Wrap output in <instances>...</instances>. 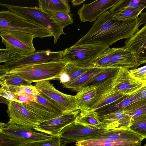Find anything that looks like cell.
<instances>
[{"label":"cell","instance_id":"obj_10","mask_svg":"<svg viewBox=\"0 0 146 146\" xmlns=\"http://www.w3.org/2000/svg\"><path fill=\"white\" fill-rule=\"evenodd\" d=\"M64 51H36L19 59L5 63L0 66V71L7 72L20 66L46 62L63 58Z\"/></svg>","mask_w":146,"mask_h":146},{"label":"cell","instance_id":"obj_29","mask_svg":"<svg viewBox=\"0 0 146 146\" xmlns=\"http://www.w3.org/2000/svg\"><path fill=\"white\" fill-rule=\"evenodd\" d=\"M131 120L146 112V99L133 103L124 108Z\"/></svg>","mask_w":146,"mask_h":146},{"label":"cell","instance_id":"obj_23","mask_svg":"<svg viewBox=\"0 0 146 146\" xmlns=\"http://www.w3.org/2000/svg\"><path fill=\"white\" fill-rule=\"evenodd\" d=\"M141 143L137 142L108 139H92L77 142L75 144L76 146H135Z\"/></svg>","mask_w":146,"mask_h":146},{"label":"cell","instance_id":"obj_37","mask_svg":"<svg viewBox=\"0 0 146 146\" xmlns=\"http://www.w3.org/2000/svg\"><path fill=\"white\" fill-rule=\"evenodd\" d=\"M22 146H61L59 134L49 139L24 143Z\"/></svg>","mask_w":146,"mask_h":146},{"label":"cell","instance_id":"obj_40","mask_svg":"<svg viewBox=\"0 0 146 146\" xmlns=\"http://www.w3.org/2000/svg\"><path fill=\"white\" fill-rule=\"evenodd\" d=\"M130 96L132 103L146 99V84Z\"/></svg>","mask_w":146,"mask_h":146},{"label":"cell","instance_id":"obj_5","mask_svg":"<svg viewBox=\"0 0 146 146\" xmlns=\"http://www.w3.org/2000/svg\"><path fill=\"white\" fill-rule=\"evenodd\" d=\"M138 62L134 53L125 46L119 48L108 47L93 63L95 68L118 66L128 70L136 69Z\"/></svg>","mask_w":146,"mask_h":146},{"label":"cell","instance_id":"obj_35","mask_svg":"<svg viewBox=\"0 0 146 146\" xmlns=\"http://www.w3.org/2000/svg\"><path fill=\"white\" fill-rule=\"evenodd\" d=\"M36 102L44 106L60 115L64 114L57 104L48 97L40 92V94L36 96Z\"/></svg>","mask_w":146,"mask_h":146},{"label":"cell","instance_id":"obj_22","mask_svg":"<svg viewBox=\"0 0 146 146\" xmlns=\"http://www.w3.org/2000/svg\"><path fill=\"white\" fill-rule=\"evenodd\" d=\"M38 2V7L45 12L69 13L70 11L68 0H39Z\"/></svg>","mask_w":146,"mask_h":146},{"label":"cell","instance_id":"obj_14","mask_svg":"<svg viewBox=\"0 0 146 146\" xmlns=\"http://www.w3.org/2000/svg\"><path fill=\"white\" fill-rule=\"evenodd\" d=\"M80 111L78 110L64 113L58 117L40 123L34 127L36 131L51 136L58 135L66 127L74 123Z\"/></svg>","mask_w":146,"mask_h":146},{"label":"cell","instance_id":"obj_4","mask_svg":"<svg viewBox=\"0 0 146 146\" xmlns=\"http://www.w3.org/2000/svg\"><path fill=\"white\" fill-rule=\"evenodd\" d=\"M0 5L9 10L32 20L49 31L54 38V44L57 42L62 35H66L64 28L39 7H24L0 3Z\"/></svg>","mask_w":146,"mask_h":146},{"label":"cell","instance_id":"obj_3","mask_svg":"<svg viewBox=\"0 0 146 146\" xmlns=\"http://www.w3.org/2000/svg\"><path fill=\"white\" fill-rule=\"evenodd\" d=\"M5 31L24 32L41 39L53 36L40 24L9 10L0 12V31Z\"/></svg>","mask_w":146,"mask_h":146},{"label":"cell","instance_id":"obj_9","mask_svg":"<svg viewBox=\"0 0 146 146\" xmlns=\"http://www.w3.org/2000/svg\"><path fill=\"white\" fill-rule=\"evenodd\" d=\"M115 76L96 85V96L86 109L96 111L127 96L113 89V81Z\"/></svg>","mask_w":146,"mask_h":146},{"label":"cell","instance_id":"obj_32","mask_svg":"<svg viewBox=\"0 0 146 146\" xmlns=\"http://www.w3.org/2000/svg\"><path fill=\"white\" fill-rule=\"evenodd\" d=\"M128 128L146 139V112L132 119Z\"/></svg>","mask_w":146,"mask_h":146},{"label":"cell","instance_id":"obj_16","mask_svg":"<svg viewBox=\"0 0 146 146\" xmlns=\"http://www.w3.org/2000/svg\"><path fill=\"white\" fill-rule=\"evenodd\" d=\"M117 0H97L84 4L78 11L80 20L83 22L95 21L103 13L111 9Z\"/></svg>","mask_w":146,"mask_h":146},{"label":"cell","instance_id":"obj_7","mask_svg":"<svg viewBox=\"0 0 146 146\" xmlns=\"http://www.w3.org/2000/svg\"><path fill=\"white\" fill-rule=\"evenodd\" d=\"M109 46L100 44H74L63 50V58H68L70 63L79 66L92 67L93 63Z\"/></svg>","mask_w":146,"mask_h":146},{"label":"cell","instance_id":"obj_12","mask_svg":"<svg viewBox=\"0 0 146 146\" xmlns=\"http://www.w3.org/2000/svg\"><path fill=\"white\" fill-rule=\"evenodd\" d=\"M35 131L31 127L8 123H0V132L19 139L25 143L47 139L52 136Z\"/></svg>","mask_w":146,"mask_h":146},{"label":"cell","instance_id":"obj_43","mask_svg":"<svg viewBox=\"0 0 146 146\" xmlns=\"http://www.w3.org/2000/svg\"><path fill=\"white\" fill-rule=\"evenodd\" d=\"M85 1V0H73L71 1V3L73 6H77L83 3Z\"/></svg>","mask_w":146,"mask_h":146},{"label":"cell","instance_id":"obj_21","mask_svg":"<svg viewBox=\"0 0 146 146\" xmlns=\"http://www.w3.org/2000/svg\"><path fill=\"white\" fill-rule=\"evenodd\" d=\"M21 104L34 115L40 123L60 116L36 102Z\"/></svg>","mask_w":146,"mask_h":146},{"label":"cell","instance_id":"obj_1","mask_svg":"<svg viewBox=\"0 0 146 146\" xmlns=\"http://www.w3.org/2000/svg\"><path fill=\"white\" fill-rule=\"evenodd\" d=\"M138 17L127 21L115 20L110 11H106L75 44H100L109 46L120 40L128 39L139 30Z\"/></svg>","mask_w":146,"mask_h":146},{"label":"cell","instance_id":"obj_34","mask_svg":"<svg viewBox=\"0 0 146 146\" xmlns=\"http://www.w3.org/2000/svg\"><path fill=\"white\" fill-rule=\"evenodd\" d=\"M95 68L92 67L79 66L70 62L66 65L62 71L68 75L71 80Z\"/></svg>","mask_w":146,"mask_h":146},{"label":"cell","instance_id":"obj_2","mask_svg":"<svg viewBox=\"0 0 146 146\" xmlns=\"http://www.w3.org/2000/svg\"><path fill=\"white\" fill-rule=\"evenodd\" d=\"M66 58L46 62L20 66L7 73L17 74L31 83L45 80H58L66 65Z\"/></svg>","mask_w":146,"mask_h":146},{"label":"cell","instance_id":"obj_36","mask_svg":"<svg viewBox=\"0 0 146 146\" xmlns=\"http://www.w3.org/2000/svg\"><path fill=\"white\" fill-rule=\"evenodd\" d=\"M47 13L52 19L64 29L73 23V19L69 13L60 12Z\"/></svg>","mask_w":146,"mask_h":146},{"label":"cell","instance_id":"obj_11","mask_svg":"<svg viewBox=\"0 0 146 146\" xmlns=\"http://www.w3.org/2000/svg\"><path fill=\"white\" fill-rule=\"evenodd\" d=\"M1 42L6 47H12L30 54L36 51L33 43L36 37L26 33L12 31H0Z\"/></svg>","mask_w":146,"mask_h":146},{"label":"cell","instance_id":"obj_20","mask_svg":"<svg viewBox=\"0 0 146 146\" xmlns=\"http://www.w3.org/2000/svg\"><path fill=\"white\" fill-rule=\"evenodd\" d=\"M106 67L96 68L62 85V86L64 88L78 92L83 88L89 85L93 78Z\"/></svg>","mask_w":146,"mask_h":146},{"label":"cell","instance_id":"obj_24","mask_svg":"<svg viewBox=\"0 0 146 146\" xmlns=\"http://www.w3.org/2000/svg\"><path fill=\"white\" fill-rule=\"evenodd\" d=\"M74 123L76 125L95 126L101 124L102 121L96 111L84 109L80 110Z\"/></svg>","mask_w":146,"mask_h":146},{"label":"cell","instance_id":"obj_28","mask_svg":"<svg viewBox=\"0 0 146 146\" xmlns=\"http://www.w3.org/2000/svg\"><path fill=\"white\" fill-rule=\"evenodd\" d=\"M12 47L0 49V62L5 63L20 59L29 54Z\"/></svg>","mask_w":146,"mask_h":146},{"label":"cell","instance_id":"obj_33","mask_svg":"<svg viewBox=\"0 0 146 146\" xmlns=\"http://www.w3.org/2000/svg\"><path fill=\"white\" fill-rule=\"evenodd\" d=\"M119 68L118 66L106 67L93 78L89 85L97 84L108 79L115 76L117 74Z\"/></svg>","mask_w":146,"mask_h":146},{"label":"cell","instance_id":"obj_45","mask_svg":"<svg viewBox=\"0 0 146 146\" xmlns=\"http://www.w3.org/2000/svg\"><path fill=\"white\" fill-rule=\"evenodd\" d=\"M141 146V143L137 145H136V146Z\"/></svg>","mask_w":146,"mask_h":146},{"label":"cell","instance_id":"obj_13","mask_svg":"<svg viewBox=\"0 0 146 146\" xmlns=\"http://www.w3.org/2000/svg\"><path fill=\"white\" fill-rule=\"evenodd\" d=\"M7 111L8 123L33 128L40 123L37 118L21 103L10 101Z\"/></svg>","mask_w":146,"mask_h":146},{"label":"cell","instance_id":"obj_27","mask_svg":"<svg viewBox=\"0 0 146 146\" xmlns=\"http://www.w3.org/2000/svg\"><path fill=\"white\" fill-rule=\"evenodd\" d=\"M141 7H146V0H117L109 11L113 13L121 10Z\"/></svg>","mask_w":146,"mask_h":146},{"label":"cell","instance_id":"obj_38","mask_svg":"<svg viewBox=\"0 0 146 146\" xmlns=\"http://www.w3.org/2000/svg\"><path fill=\"white\" fill-rule=\"evenodd\" d=\"M24 143L19 139L0 132V146H22Z\"/></svg>","mask_w":146,"mask_h":146},{"label":"cell","instance_id":"obj_26","mask_svg":"<svg viewBox=\"0 0 146 146\" xmlns=\"http://www.w3.org/2000/svg\"><path fill=\"white\" fill-rule=\"evenodd\" d=\"M1 87L10 91L14 95H24L29 97L33 99L36 102V96L40 94V92L36 87L31 84L15 86L1 85Z\"/></svg>","mask_w":146,"mask_h":146},{"label":"cell","instance_id":"obj_25","mask_svg":"<svg viewBox=\"0 0 146 146\" xmlns=\"http://www.w3.org/2000/svg\"><path fill=\"white\" fill-rule=\"evenodd\" d=\"M96 96V85L86 86L78 92L75 96L79 102L80 110L86 108L89 104Z\"/></svg>","mask_w":146,"mask_h":146},{"label":"cell","instance_id":"obj_44","mask_svg":"<svg viewBox=\"0 0 146 146\" xmlns=\"http://www.w3.org/2000/svg\"><path fill=\"white\" fill-rule=\"evenodd\" d=\"M10 100H9L5 98L0 96V103L6 104L8 105L10 102Z\"/></svg>","mask_w":146,"mask_h":146},{"label":"cell","instance_id":"obj_41","mask_svg":"<svg viewBox=\"0 0 146 146\" xmlns=\"http://www.w3.org/2000/svg\"><path fill=\"white\" fill-rule=\"evenodd\" d=\"M0 95L6 99L19 103L14 94L10 91L1 87L0 88Z\"/></svg>","mask_w":146,"mask_h":146},{"label":"cell","instance_id":"obj_15","mask_svg":"<svg viewBox=\"0 0 146 146\" xmlns=\"http://www.w3.org/2000/svg\"><path fill=\"white\" fill-rule=\"evenodd\" d=\"M146 84L133 77L128 69L120 67L113 81L112 88L115 91L128 96Z\"/></svg>","mask_w":146,"mask_h":146},{"label":"cell","instance_id":"obj_6","mask_svg":"<svg viewBox=\"0 0 146 146\" xmlns=\"http://www.w3.org/2000/svg\"><path fill=\"white\" fill-rule=\"evenodd\" d=\"M115 129L109 124L103 123L98 125H84L73 123L65 127L59 134L61 146L94 138L101 133Z\"/></svg>","mask_w":146,"mask_h":146},{"label":"cell","instance_id":"obj_31","mask_svg":"<svg viewBox=\"0 0 146 146\" xmlns=\"http://www.w3.org/2000/svg\"><path fill=\"white\" fill-rule=\"evenodd\" d=\"M145 7H141L136 8L123 10L113 13L112 19L118 21H127L136 19Z\"/></svg>","mask_w":146,"mask_h":146},{"label":"cell","instance_id":"obj_17","mask_svg":"<svg viewBox=\"0 0 146 146\" xmlns=\"http://www.w3.org/2000/svg\"><path fill=\"white\" fill-rule=\"evenodd\" d=\"M124 42L125 46L136 56L137 66L146 63V24Z\"/></svg>","mask_w":146,"mask_h":146},{"label":"cell","instance_id":"obj_19","mask_svg":"<svg viewBox=\"0 0 146 146\" xmlns=\"http://www.w3.org/2000/svg\"><path fill=\"white\" fill-rule=\"evenodd\" d=\"M102 122L112 125L115 129L129 128L131 122L130 117L124 108L114 111L100 116Z\"/></svg>","mask_w":146,"mask_h":146},{"label":"cell","instance_id":"obj_8","mask_svg":"<svg viewBox=\"0 0 146 146\" xmlns=\"http://www.w3.org/2000/svg\"><path fill=\"white\" fill-rule=\"evenodd\" d=\"M34 86L40 92L53 100L63 113L80 110L79 104L75 96L67 95L60 92L50 83V80L36 82Z\"/></svg>","mask_w":146,"mask_h":146},{"label":"cell","instance_id":"obj_42","mask_svg":"<svg viewBox=\"0 0 146 146\" xmlns=\"http://www.w3.org/2000/svg\"><path fill=\"white\" fill-rule=\"evenodd\" d=\"M139 17H138L140 25L146 24V12H141L139 15Z\"/></svg>","mask_w":146,"mask_h":146},{"label":"cell","instance_id":"obj_39","mask_svg":"<svg viewBox=\"0 0 146 146\" xmlns=\"http://www.w3.org/2000/svg\"><path fill=\"white\" fill-rule=\"evenodd\" d=\"M129 70L133 77L142 82L146 83V65L140 68Z\"/></svg>","mask_w":146,"mask_h":146},{"label":"cell","instance_id":"obj_18","mask_svg":"<svg viewBox=\"0 0 146 146\" xmlns=\"http://www.w3.org/2000/svg\"><path fill=\"white\" fill-rule=\"evenodd\" d=\"M93 139H108L140 143L144 139L142 136L128 128L110 129L101 133Z\"/></svg>","mask_w":146,"mask_h":146},{"label":"cell","instance_id":"obj_30","mask_svg":"<svg viewBox=\"0 0 146 146\" xmlns=\"http://www.w3.org/2000/svg\"><path fill=\"white\" fill-rule=\"evenodd\" d=\"M0 83L1 85L7 86H20L31 84L29 82L17 74L7 72L0 76Z\"/></svg>","mask_w":146,"mask_h":146}]
</instances>
